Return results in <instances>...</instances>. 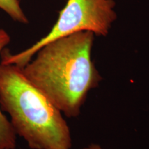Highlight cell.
I'll list each match as a JSON object with an SVG mask.
<instances>
[{
	"label": "cell",
	"mask_w": 149,
	"mask_h": 149,
	"mask_svg": "<svg viewBox=\"0 0 149 149\" xmlns=\"http://www.w3.org/2000/svg\"><path fill=\"white\" fill-rule=\"evenodd\" d=\"M94 33L80 31L48 43L22 72L61 113L79 116L88 93L102 77L91 59Z\"/></svg>",
	"instance_id": "1"
},
{
	"label": "cell",
	"mask_w": 149,
	"mask_h": 149,
	"mask_svg": "<svg viewBox=\"0 0 149 149\" xmlns=\"http://www.w3.org/2000/svg\"><path fill=\"white\" fill-rule=\"evenodd\" d=\"M0 109L16 135L31 149H71L69 126L55 107L24 76L22 68L0 64Z\"/></svg>",
	"instance_id": "2"
},
{
	"label": "cell",
	"mask_w": 149,
	"mask_h": 149,
	"mask_svg": "<svg viewBox=\"0 0 149 149\" xmlns=\"http://www.w3.org/2000/svg\"><path fill=\"white\" fill-rule=\"evenodd\" d=\"M114 0H67L51 31L31 47L17 54L8 48L1 53V64L24 68L37 51L48 43L80 31L107 36L117 19Z\"/></svg>",
	"instance_id": "3"
},
{
	"label": "cell",
	"mask_w": 149,
	"mask_h": 149,
	"mask_svg": "<svg viewBox=\"0 0 149 149\" xmlns=\"http://www.w3.org/2000/svg\"><path fill=\"white\" fill-rule=\"evenodd\" d=\"M83 149H103L101 146H100L99 144H91L90 145H88V146L85 147Z\"/></svg>",
	"instance_id": "6"
},
{
	"label": "cell",
	"mask_w": 149,
	"mask_h": 149,
	"mask_svg": "<svg viewBox=\"0 0 149 149\" xmlns=\"http://www.w3.org/2000/svg\"><path fill=\"white\" fill-rule=\"evenodd\" d=\"M10 42V37L6 31L0 29V55L3 48ZM17 135L6 117L0 109V149H15Z\"/></svg>",
	"instance_id": "4"
},
{
	"label": "cell",
	"mask_w": 149,
	"mask_h": 149,
	"mask_svg": "<svg viewBox=\"0 0 149 149\" xmlns=\"http://www.w3.org/2000/svg\"><path fill=\"white\" fill-rule=\"evenodd\" d=\"M0 8L6 13L14 21L28 24L29 19L20 7L19 0H0Z\"/></svg>",
	"instance_id": "5"
}]
</instances>
